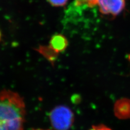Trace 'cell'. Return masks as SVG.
<instances>
[{"instance_id":"cell-1","label":"cell","mask_w":130,"mask_h":130,"mask_svg":"<svg viewBox=\"0 0 130 130\" xmlns=\"http://www.w3.org/2000/svg\"><path fill=\"white\" fill-rule=\"evenodd\" d=\"M26 107L18 93L0 91V130H24Z\"/></svg>"},{"instance_id":"cell-2","label":"cell","mask_w":130,"mask_h":130,"mask_svg":"<svg viewBox=\"0 0 130 130\" xmlns=\"http://www.w3.org/2000/svg\"><path fill=\"white\" fill-rule=\"evenodd\" d=\"M50 120L56 130H68L74 122V114L65 106H58L51 112Z\"/></svg>"},{"instance_id":"cell-3","label":"cell","mask_w":130,"mask_h":130,"mask_svg":"<svg viewBox=\"0 0 130 130\" xmlns=\"http://www.w3.org/2000/svg\"><path fill=\"white\" fill-rule=\"evenodd\" d=\"M101 13L106 15L117 16L123 10L125 0H96Z\"/></svg>"},{"instance_id":"cell-4","label":"cell","mask_w":130,"mask_h":130,"mask_svg":"<svg viewBox=\"0 0 130 130\" xmlns=\"http://www.w3.org/2000/svg\"><path fill=\"white\" fill-rule=\"evenodd\" d=\"M114 111L119 118H128L130 117V99L121 98L118 100L114 106Z\"/></svg>"},{"instance_id":"cell-5","label":"cell","mask_w":130,"mask_h":130,"mask_svg":"<svg viewBox=\"0 0 130 130\" xmlns=\"http://www.w3.org/2000/svg\"><path fill=\"white\" fill-rule=\"evenodd\" d=\"M68 46V41L62 34H57L52 36L50 42V47L56 53L63 52Z\"/></svg>"},{"instance_id":"cell-6","label":"cell","mask_w":130,"mask_h":130,"mask_svg":"<svg viewBox=\"0 0 130 130\" xmlns=\"http://www.w3.org/2000/svg\"><path fill=\"white\" fill-rule=\"evenodd\" d=\"M68 0H47L51 5L55 7H61L66 5Z\"/></svg>"},{"instance_id":"cell-7","label":"cell","mask_w":130,"mask_h":130,"mask_svg":"<svg viewBox=\"0 0 130 130\" xmlns=\"http://www.w3.org/2000/svg\"><path fill=\"white\" fill-rule=\"evenodd\" d=\"M77 1L89 7H92L96 5V0H77Z\"/></svg>"},{"instance_id":"cell-8","label":"cell","mask_w":130,"mask_h":130,"mask_svg":"<svg viewBox=\"0 0 130 130\" xmlns=\"http://www.w3.org/2000/svg\"><path fill=\"white\" fill-rule=\"evenodd\" d=\"M90 130H112L109 127L106 126L105 125H100L97 126H94L92 127Z\"/></svg>"},{"instance_id":"cell-9","label":"cell","mask_w":130,"mask_h":130,"mask_svg":"<svg viewBox=\"0 0 130 130\" xmlns=\"http://www.w3.org/2000/svg\"><path fill=\"white\" fill-rule=\"evenodd\" d=\"M33 130H50V129H33Z\"/></svg>"},{"instance_id":"cell-10","label":"cell","mask_w":130,"mask_h":130,"mask_svg":"<svg viewBox=\"0 0 130 130\" xmlns=\"http://www.w3.org/2000/svg\"></svg>"}]
</instances>
